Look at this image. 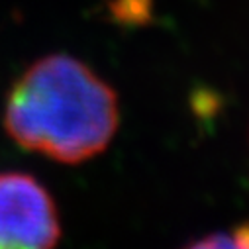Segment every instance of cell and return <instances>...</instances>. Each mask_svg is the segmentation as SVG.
<instances>
[{"label": "cell", "instance_id": "2", "mask_svg": "<svg viewBox=\"0 0 249 249\" xmlns=\"http://www.w3.org/2000/svg\"><path fill=\"white\" fill-rule=\"evenodd\" d=\"M61 235L49 191L32 175L0 173V249H53Z\"/></svg>", "mask_w": 249, "mask_h": 249}, {"label": "cell", "instance_id": "1", "mask_svg": "<svg viewBox=\"0 0 249 249\" xmlns=\"http://www.w3.org/2000/svg\"><path fill=\"white\" fill-rule=\"evenodd\" d=\"M118 122L114 89L71 55H47L32 63L12 85L4 106V128L16 143L69 165L102 153Z\"/></svg>", "mask_w": 249, "mask_h": 249}, {"label": "cell", "instance_id": "4", "mask_svg": "<svg viewBox=\"0 0 249 249\" xmlns=\"http://www.w3.org/2000/svg\"><path fill=\"white\" fill-rule=\"evenodd\" d=\"M231 235L235 237V241H237L243 249H249V222L243 224V226H239Z\"/></svg>", "mask_w": 249, "mask_h": 249}, {"label": "cell", "instance_id": "3", "mask_svg": "<svg viewBox=\"0 0 249 249\" xmlns=\"http://www.w3.org/2000/svg\"><path fill=\"white\" fill-rule=\"evenodd\" d=\"M182 249H243L231 233H212L198 241H193Z\"/></svg>", "mask_w": 249, "mask_h": 249}]
</instances>
